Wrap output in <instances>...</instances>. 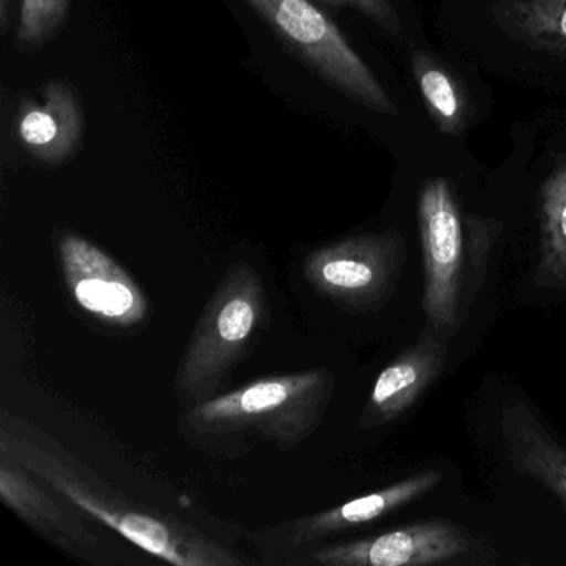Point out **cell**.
Listing matches in <instances>:
<instances>
[{
  "label": "cell",
  "mask_w": 566,
  "mask_h": 566,
  "mask_svg": "<svg viewBox=\"0 0 566 566\" xmlns=\"http://www.w3.org/2000/svg\"><path fill=\"white\" fill-rule=\"evenodd\" d=\"M412 72L430 120L440 134H462L469 124V102L452 72L422 51L412 54Z\"/></svg>",
  "instance_id": "cell-16"
},
{
  "label": "cell",
  "mask_w": 566,
  "mask_h": 566,
  "mask_svg": "<svg viewBox=\"0 0 566 566\" xmlns=\"http://www.w3.org/2000/svg\"><path fill=\"white\" fill-rule=\"evenodd\" d=\"M256 14L321 77L369 111L397 115L396 102L311 0H247Z\"/></svg>",
  "instance_id": "cell-5"
},
{
  "label": "cell",
  "mask_w": 566,
  "mask_h": 566,
  "mask_svg": "<svg viewBox=\"0 0 566 566\" xmlns=\"http://www.w3.org/2000/svg\"><path fill=\"white\" fill-rule=\"evenodd\" d=\"M268 319L270 303L260 274L248 263L231 264L185 349L177 376L180 402L190 407L214 397Z\"/></svg>",
  "instance_id": "cell-4"
},
{
  "label": "cell",
  "mask_w": 566,
  "mask_h": 566,
  "mask_svg": "<svg viewBox=\"0 0 566 566\" xmlns=\"http://www.w3.org/2000/svg\"><path fill=\"white\" fill-rule=\"evenodd\" d=\"M0 455L15 460L52 492L158 559L177 566H241L244 559L175 516L142 509L82 465L57 440L4 422Z\"/></svg>",
  "instance_id": "cell-1"
},
{
  "label": "cell",
  "mask_w": 566,
  "mask_h": 566,
  "mask_svg": "<svg viewBox=\"0 0 566 566\" xmlns=\"http://www.w3.org/2000/svg\"><path fill=\"white\" fill-rule=\"evenodd\" d=\"M447 337L423 334L409 349L400 353L377 376L369 400L360 413L364 429H376L399 419L433 386L446 367Z\"/></svg>",
  "instance_id": "cell-10"
},
{
  "label": "cell",
  "mask_w": 566,
  "mask_h": 566,
  "mask_svg": "<svg viewBox=\"0 0 566 566\" xmlns=\"http://www.w3.org/2000/svg\"><path fill=\"white\" fill-rule=\"evenodd\" d=\"M417 220L426 266L422 307L427 333L449 339L462 326L476 296L470 271L480 286L502 223L479 217L462 220L452 184L446 177L423 185Z\"/></svg>",
  "instance_id": "cell-3"
},
{
  "label": "cell",
  "mask_w": 566,
  "mask_h": 566,
  "mask_svg": "<svg viewBox=\"0 0 566 566\" xmlns=\"http://www.w3.org/2000/svg\"><path fill=\"white\" fill-rule=\"evenodd\" d=\"M38 480L15 460L0 455V499L15 515L64 548L98 546V536L87 528L77 506L59 502Z\"/></svg>",
  "instance_id": "cell-11"
},
{
  "label": "cell",
  "mask_w": 566,
  "mask_h": 566,
  "mask_svg": "<svg viewBox=\"0 0 566 566\" xmlns=\"http://www.w3.org/2000/svg\"><path fill=\"white\" fill-rule=\"evenodd\" d=\"M9 19V0H0V25H2V32L8 29Z\"/></svg>",
  "instance_id": "cell-19"
},
{
  "label": "cell",
  "mask_w": 566,
  "mask_h": 566,
  "mask_svg": "<svg viewBox=\"0 0 566 566\" xmlns=\"http://www.w3.org/2000/svg\"><path fill=\"white\" fill-rule=\"evenodd\" d=\"M71 0H21L18 41L24 48L44 45L64 24Z\"/></svg>",
  "instance_id": "cell-17"
},
{
  "label": "cell",
  "mask_w": 566,
  "mask_h": 566,
  "mask_svg": "<svg viewBox=\"0 0 566 566\" xmlns=\"http://www.w3.org/2000/svg\"><path fill=\"white\" fill-rule=\"evenodd\" d=\"M407 261L397 231L367 233L317 248L303 261L304 280L349 313H370L389 301Z\"/></svg>",
  "instance_id": "cell-6"
},
{
  "label": "cell",
  "mask_w": 566,
  "mask_h": 566,
  "mask_svg": "<svg viewBox=\"0 0 566 566\" xmlns=\"http://www.w3.org/2000/svg\"><path fill=\"white\" fill-rule=\"evenodd\" d=\"M500 426L515 472L542 483L566 510L565 447L553 439L525 403L503 407Z\"/></svg>",
  "instance_id": "cell-13"
},
{
  "label": "cell",
  "mask_w": 566,
  "mask_h": 566,
  "mask_svg": "<svg viewBox=\"0 0 566 566\" xmlns=\"http://www.w3.org/2000/svg\"><path fill=\"white\" fill-rule=\"evenodd\" d=\"M59 258L69 293L92 319L117 331L147 321L150 304L144 291L111 254L85 238L64 233Z\"/></svg>",
  "instance_id": "cell-8"
},
{
  "label": "cell",
  "mask_w": 566,
  "mask_h": 566,
  "mask_svg": "<svg viewBox=\"0 0 566 566\" xmlns=\"http://www.w3.org/2000/svg\"><path fill=\"white\" fill-rule=\"evenodd\" d=\"M538 200L542 243L536 283L566 290V158L546 175Z\"/></svg>",
  "instance_id": "cell-15"
},
{
  "label": "cell",
  "mask_w": 566,
  "mask_h": 566,
  "mask_svg": "<svg viewBox=\"0 0 566 566\" xmlns=\"http://www.w3.org/2000/svg\"><path fill=\"white\" fill-rule=\"evenodd\" d=\"M84 111L67 82L52 81L41 102L25 101L19 111V140L41 164L71 160L84 140Z\"/></svg>",
  "instance_id": "cell-12"
},
{
  "label": "cell",
  "mask_w": 566,
  "mask_h": 566,
  "mask_svg": "<svg viewBox=\"0 0 566 566\" xmlns=\"http://www.w3.org/2000/svg\"><path fill=\"white\" fill-rule=\"evenodd\" d=\"M333 373L313 369L266 377L185 407L180 429L198 449L237 457L240 439L254 437L291 450L323 422L334 397Z\"/></svg>",
  "instance_id": "cell-2"
},
{
  "label": "cell",
  "mask_w": 566,
  "mask_h": 566,
  "mask_svg": "<svg viewBox=\"0 0 566 566\" xmlns=\"http://www.w3.org/2000/svg\"><path fill=\"white\" fill-rule=\"evenodd\" d=\"M473 536L450 520H426L354 542L313 546L283 559L284 565H443L472 552Z\"/></svg>",
  "instance_id": "cell-7"
},
{
  "label": "cell",
  "mask_w": 566,
  "mask_h": 566,
  "mask_svg": "<svg viewBox=\"0 0 566 566\" xmlns=\"http://www.w3.org/2000/svg\"><path fill=\"white\" fill-rule=\"evenodd\" d=\"M331 8H353L390 34H399L400 19L390 0H319Z\"/></svg>",
  "instance_id": "cell-18"
},
{
  "label": "cell",
  "mask_w": 566,
  "mask_h": 566,
  "mask_svg": "<svg viewBox=\"0 0 566 566\" xmlns=\"http://www.w3.org/2000/svg\"><path fill=\"white\" fill-rule=\"evenodd\" d=\"M442 480V473L437 470H426L392 483L379 492L350 500L336 509L291 520L268 533H261L256 542L263 548L281 552L290 558L296 553L319 545V542H324L329 536L359 528L416 502L420 496L437 489Z\"/></svg>",
  "instance_id": "cell-9"
},
{
  "label": "cell",
  "mask_w": 566,
  "mask_h": 566,
  "mask_svg": "<svg viewBox=\"0 0 566 566\" xmlns=\"http://www.w3.org/2000/svg\"><path fill=\"white\" fill-rule=\"evenodd\" d=\"M493 14L510 38L566 61V0H496Z\"/></svg>",
  "instance_id": "cell-14"
}]
</instances>
